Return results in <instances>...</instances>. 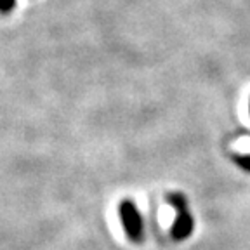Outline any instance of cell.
<instances>
[{
  "label": "cell",
  "instance_id": "cell-2",
  "mask_svg": "<svg viewBox=\"0 0 250 250\" xmlns=\"http://www.w3.org/2000/svg\"><path fill=\"white\" fill-rule=\"evenodd\" d=\"M195 223H193V217L189 215L188 210H181L177 212L176 221L172 224V236L176 240H186L189 234H191Z\"/></svg>",
  "mask_w": 250,
  "mask_h": 250
},
{
  "label": "cell",
  "instance_id": "cell-1",
  "mask_svg": "<svg viewBox=\"0 0 250 250\" xmlns=\"http://www.w3.org/2000/svg\"><path fill=\"white\" fill-rule=\"evenodd\" d=\"M118 214H120L122 224L129 234V238L132 242H141L143 240V217L137 212L136 205L132 202H122Z\"/></svg>",
  "mask_w": 250,
  "mask_h": 250
},
{
  "label": "cell",
  "instance_id": "cell-4",
  "mask_svg": "<svg viewBox=\"0 0 250 250\" xmlns=\"http://www.w3.org/2000/svg\"><path fill=\"white\" fill-rule=\"evenodd\" d=\"M14 7H16V0H0V12L7 14Z\"/></svg>",
  "mask_w": 250,
  "mask_h": 250
},
{
  "label": "cell",
  "instance_id": "cell-3",
  "mask_svg": "<svg viewBox=\"0 0 250 250\" xmlns=\"http://www.w3.org/2000/svg\"><path fill=\"white\" fill-rule=\"evenodd\" d=\"M167 200L170 202V205L176 208V212H181V210H188V200L184 195L181 193H170L167 196Z\"/></svg>",
  "mask_w": 250,
  "mask_h": 250
},
{
  "label": "cell",
  "instance_id": "cell-5",
  "mask_svg": "<svg viewBox=\"0 0 250 250\" xmlns=\"http://www.w3.org/2000/svg\"><path fill=\"white\" fill-rule=\"evenodd\" d=\"M236 162L242 165L245 170H250V155H242V156H236Z\"/></svg>",
  "mask_w": 250,
  "mask_h": 250
}]
</instances>
